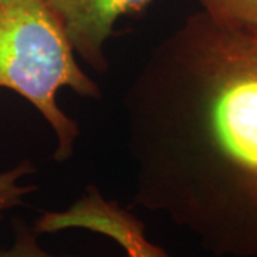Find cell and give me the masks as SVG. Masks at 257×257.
<instances>
[{
  "label": "cell",
  "mask_w": 257,
  "mask_h": 257,
  "mask_svg": "<svg viewBox=\"0 0 257 257\" xmlns=\"http://www.w3.org/2000/svg\"><path fill=\"white\" fill-rule=\"evenodd\" d=\"M15 237L9 248L2 250L0 257H77L70 254H52L42 247L37 241L36 231L23 221H15Z\"/></svg>",
  "instance_id": "obj_7"
},
{
  "label": "cell",
  "mask_w": 257,
  "mask_h": 257,
  "mask_svg": "<svg viewBox=\"0 0 257 257\" xmlns=\"http://www.w3.org/2000/svg\"><path fill=\"white\" fill-rule=\"evenodd\" d=\"M123 104L133 203L216 257H257V28L187 16Z\"/></svg>",
  "instance_id": "obj_1"
},
{
  "label": "cell",
  "mask_w": 257,
  "mask_h": 257,
  "mask_svg": "<svg viewBox=\"0 0 257 257\" xmlns=\"http://www.w3.org/2000/svg\"><path fill=\"white\" fill-rule=\"evenodd\" d=\"M30 162H22L13 169L0 173V220L5 213L22 204L23 197L30 192L36 190V186H26L20 183L25 176L33 173Z\"/></svg>",
  "instance_id": "obj_6"
},
{
  "label": "cell",
  "mask_w": 257,
  "mask_h": 257,
  "mask_svg": "<svg viewBox=\"0 0 257 257\" xmlns=\"http://www.w3.org/2000/svg\"><path fill=\"white\" fill-rule=\"evenodd\" d=\"M153 0H46L63 23L74 53L93 70L109 69L104 43L114 32L117 20L143 13Z\"/></svg>",
  "instance_id": "obj_4"
},
{
  "label": "cell",
  "mask_w": 257,
  "mask_h": 257,
  "mask_svg": "<svg viewBox=\"0 0 257 257\" xmlns=\"http://www.w3.org/2000/svg\"><path fill=\"white\" fill-rule=\"evenodd\" d=\"M62 87L100 97L97 83L82 70L63 23L46 0H0V89L20 94L53 128L55 160L73 155L79 124L56 101Z\"/></svg>",
  "instance_id": "obj_2"
},
{
  "label": "cell",
  "mask_w": 257,
  "mask_h": 257,
  "mask_svg": "<svg viewBox=\"0 0 257 257\" xmlns=\"http://www.w3.org/2000/svg\"><path fill=\"white\" fill-rule=\"evenodd\" d=\"M211 19L231 25L257 28V0H199Z\"/></svg>",
  "instance_id": "obj_5"
},
{
  "label": "cell",
  "mask_w": 257,
  "mask_h": 257,
  "mask_svg": "<svg viewBox=\"0 0 257 257\" xmlns=\"http://www.w3.org/2000/svg\"><path fill=\"white\" fill-rule=\"evenodd\" d=\"M69 229H83L106 236L124 251L126 257H173L149 240L146 226L136 214L117 202L107 200L96 186H89L67 209L45 211L33 224L37 234Z\"/></svg>",
  "instance_id": "obj_3"
}]
</instances>
